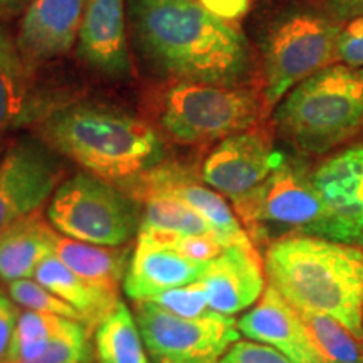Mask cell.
I'll return each instance as SVG.
<instances>
[{
  "instance_id": "obj_1",
  "label": "cell",
  "mask_w": 363,
  "mask_h": 363,
  "mask_svg": "<svg viewBox=\"0 0 363 363\" xmlns=\"http://www.w3.org/2000/svg\"><path fill=\"white\" fill-rule=\"evenodd\" d=\"M128 19L145 59L167 78L238 86L249 71L244 34L197 0H128Z\"/></svg>"
},
{
  "instance_id": "obj_2",
  "label": "cell",
  "mask_w": 363,
  "mask_h": 363,
  "mask_svg": "<svg viewBox=\"0 0 363 363\" xmlns=\"http://www.w3.org/2000/svg\"><path fill=\"white\" fill-rule=\"evenodd\" d=\"M38 136L83 172L120 187L167 160L155 126L106 104L57 106L39 121Z\"/></svg>"
},
{
  "instance_id": "obj_3",
  "label": "cell",
  "mask_w": 363,
  "mask_h": 363,
  "mask_svg": "<svg viewBox=\"0 0 363 363\" xmlns=\"http://www.w3.org/2000/svg\"><path fill=\"white\" fill-rule=\"evenodd\" d=\"M264 271L294 310L333 318L363 342L360 247L318 235H284L266 249Z\"/></svg>"
},
{
  "instance_id": "obj_4",
  "label": "cell",
  "mask_w": 363,
  "mask_h": 363,
  "mask_svg": "<svg viewBox=\"0 0 363 363\" xmlns=\"http://www.w3.org/2000/svg\"><path fill=\"white\" fill-rule=\"evenodd\" d=\"M274 126L286 142L323 155L363 130V67L333 65L281 99Z\"/></svg>"
},
{
  "instance_id": "obj_5",
  "label": "cell",
  "mask_w": 363,
  "mask_h": 363,
  "mask_svg": "<svg viewBox=\"0 0 363 363\" xmlns=\"http://www.w3.org/2000/svg\"><path fill=\"white\" fill-rule=\"evenodd\" d=\"M264 101L239 86L174 81L155 99L153 113L172 142L207 147L256 126Z\"/></svg>"
},
{
  "instance_id": "obj_6",
  "label": "cell",
  "mask_w": 363,
  "mask_h": 363,
  "mask_svg": "<svg viewBox=\"0 0 363 363\" xmlns=\"http://www.w3.org/2000/svg\"><path fill=\"white\" fill-rule=\"evenodd\" d=\"M45 216L66 238L98 246H126L142 227V203L120 185L79 172L62 180Z\"/></svg>"
},
{
  "instance_id": "obj_7",
  "label": "cell",
  "mask_w": 363,
  "mask_h": 363,
  "mask_svg": "<svg viewBox=\"0 0 363 363\" xmlns=\"http://www.w3.org/2000/svg\"><path fill=\"white\" fill-rule=\"evenodd\" d=\"M342 27L315 13H294L271 30L264 49L266 110L299 83L338 61V38Z\"/></svg>"
},
{
  "instance_id": "obj_8",
  "label": "cell",
  "mask_w": 363,
  "mask_h": 363,
  "mask_svg": "<svg viewBox=\"0 0 363 363\" xmlns=\"http://www.w3.org/2000/svg\"><path fill=\"white\" fill-rule=\"evenodd\" d=\"M240 224L254 240L271 229L284 235L306 234L330 239V216L310 174L286 160L246 203L235 208Z\"/></svg>"
},
{
  "instance_id": "obj_9",
  "label": "cell",
  "mask_w": 363,
  "mask_h": 363,
  "mask_svg": "<svg viewBox=\"0 0 363 363\" xmlns=\"http://www.w3.org/2000/svg\"><path fill=\"white\" fill-rule=\"evenodd\" d=\"M131 311L153 363H219L240 340L238 320L211 310L182 318L150 301H135Z\"/></svg>"
},
{
  "instance_id": "obj_10",
  "label": "cell",
  "mask_w": 363,
  "mask_h": 363,
  "mask_svg": "<svg viewBox=\"0 0 363 363\" xmlns=\"http://www.w3.org/2000/svg\"><path fill=\"white\" fill-rule=\"evenodd\" d=\"M65 174L62 157L38 135L9 143L0 158V233L44 211Z\"/></svg>"
},
{
  "instance_id": "obj_11",
  "label": "cell",
  "mask_w": 363,
  "mask_h": 363,
  "mask_svg": "<svg viewBox=\"0 0 363 363\" xmlns=\"http://www.w3.org/2000/svg\"><path fill=\"white\" fill-rule=\"evenodd\" d=\"M121 189L140 203L153 197L174 199L185 203L211 224L217 238L227 247L254 246L224 195L208 187L201 179V174L187 165L165 160L155 169L145 172L135 180L125 184Z\"/></svg>"
},
{
  "instance_id": "obj_12",
  "label": "cell",
  "mask_w": 363,
  "mask_h": 363,
  "mask_svg": "<svg viewBox=\"0 0 363 363\" xmlns=\"http://www.w3.org/2000/svg\"><path fill=\"white\" fill-rule=\"evenodd\" d=\"M283 162L284 157L272 147L271 136L254 126L217 143L199 174L235 211L266 184Z\"/></svg>"
},
{
  "instance_id": "obj_13",
  "label": "cell",
  "mask_w": 363,
  "mask_h": 363,
  "mask_svg": "<svg viewBox=\"0 0 363 363\" xmlns=\"http://www.w3.org/2000/svg\"><path fill=\"white\" fill-rule=\"evenodd\" d=\"M330 216V239L363 242V145L326 158L310 174Z\"/></svg>"
},
{
  "instance_id": "obj_14",
  "label": "cell",
  "mask_w": 363,
  "mask_h": 363,
  "mask_svg": "<svg viewBox=\"0 0 363 363\" xmlns=\"http://www.w3.org/2000/svg\"><path fill=\"white\" fill-rule=\"evenodd\" d=\"M238 326L242 337L274 348L291 363H328L301 315L269 284Z\"/></svg>"
},
{
  "instance_id": "obj_15",
  "label": "cell",
  "mask_w": 363,
  "mask_h": 363,
  "mask_svg": "<svg viewBox=\"0 0 363 363\" xmlns=\"http://www.w3.org/2000/svg\"><path fill=\"white\" fill-rule=\"evenodd\" d=\"M199 281L207 291L208 310L234 316L256 305L264 293V261L254 246H229L207 262Z\"/></svg>"
},
{
  "instance_id": "obj_16",
  "label": "cell",
  "mask_w": 363,
  "mask_h": 363,
  "mask_svg": "<svg viewBox=\"0 0 363 363\" xmlns=\"http://www.w3.org/2000/svg\"><path fill=\"white\" fill-rule=\"evenodd\" d=\"M86 0H30L16 48L27 62L65 56L78 40Z\"/></svg>"
},
{
  "instance_id": "obj_17",
  "label": "cell",
  "mask_w": 363,
  "mask_h": 363,
  "mask_svg": "<svg viewBox=\"0 0 363 363\" xmlns=\"http://www.w3.org/2000/svg\"><path fill=\"white\" fill-rule=\"evenodd\" d=\"M78 56L106 76L125 78L130 74L126 0H86Z\"/></svg>"
},
{
  "instance_id": "obj_18",
  "label": "cell",
  "mask_w": 363,
  "mask_h": 363,
  "mask_svg": "<svg viewBox=\"0 0 363 363\" xmlns=\"http://www.w3.org/2000/svg\"><path fill=\"white\" fill-rule=\"evenodd\" d=\"M207 264H199L175 249L158 242L147 233H138L123 291L131 301H147L179 286L192 284L202 278Z\"/></svg>"
},
{
  "instance_id": "obj_19",
  "label": "cell",
  "mask_w": 363,
  "mask_h": 363,
  "mask_svg": "<svg viewBox=\"0 0 363 363\" xmlns=\"http://www.w3.org/2000/svg\"><path fill=\"white\" fill-rule=\"evenodd\" d=\"M35 86L29 62L7 38L0 44V136L39 123L56 108Z\"/></svg>"
},
{
  "instance_id": "obj_20",
  "label": "cell",
  "mask_w": 363,
  "mask_h": 363,
  "mask_svg": "<svg viewBox=\"0 0 363 363\" xmlns=\"http://www.w3.org/2000/svg\"><path fill=\"white\" fill-rule=\"evenodd\" d=\"M59 233L44 212H35L0 233V279L34 278L40 262L56 254Z\"/></svg>"
},
{
  "instance_id": "obj_21",
  "label": "cell",
  "mask_w": 363,
  "mask_h": 363,
  "mask_svg": "<svg viewBox=\"0 0 363 363\" xmlns=\"http://www.w3.org/2000/svg\"><path fill=\"white\" fill-rule=\"evenodd\" d=\"M133 247L98 246L59 234L56 256L79 278L104 291L120 294L128 272Z\"/></svg>"
},
{
  "instance_id": "obj_22",
  "label": "cell",
  "mask_w": 363,
  "mask_h": 363,
  "mask_svg": "<svg viewBox=\"0 0 363 363\" xmlns=\"http://www.w3.org/2000/svg\"><path fill=\"white\" fill-rule=\"evenodd\" d=\"M33 279L65 299L74 310H78L91 333H94L98 325L108 315H111L118 303L121 301L120 294L99 289L74 274L56 254L40 262Z\"/></svg>"
},
{
  "instance_id": "obj_23",
  "label": "cell",
  "mask_w": 363,
  "mask_h": 363,
  "mask_svg": "<svg viewBox=\"0 0 363 363\" xmlns=\"http://www.w3.org/2000/svg\"><path fill=\"white\" fill-rule=\"evenodd\" d=\"M94 363H153L133 311L118 303L93 333Z\"/></svg>"
},
{
  "instance_id": "obj_24",
  "label": "cell",
  "mask_w": 363,
  "mask_h": 363,
  "mask_svg": "<svg viewBox=\"0 0 363 363\" xmlns=\"http://www.w3.org/2000/svg\"><path fill=\"white\" fill-rule=\"evenodd\" d=\"M62 316L21 310L13 331L11 348L4 363H35L44 355L56 331L61 326Z\"/></svg>"
},
{
  "instance_id": "obj_25",
  "label": "cell",
  "mask_w": 363,
  "mask_h": 363,
  "mask_svg": "<svg viewBox=\"0 0 363 363\" xmlns=\"http://www.w3.org/2000/svg\"><path fill=\"white\" fill-rule=\"evenodd\" d=\"M140 229L185 235L216 234L211 224L197 212L185 203L165 197H153L142 202V227Z\"/></svg>"
},
{
  "instance_id": "obj_26",
  "label": "cell",
  "mask_w": 363,
  "mask_h": 363,
  "mask_svg": "<svg viewBox=\"0 0 363 363\" xmlns=\"http://www.w3.org/2000/svg\"><path fill=\"white\" fill-rule=\"evenodd\" d=\"M299 313V311H298ZM328 363H363V342L342 323L320 313H299Z\"/></svg>"
},
{
  "instance_id": "obj_27",
  "label": "cell",
  "mask_w": 363,
  "mask_h": 363,
  "mask_svg": "<svg viewBox=\"0 0 363 363\" xmlns=\"http://www.w3.org/2000/svg\"><path fill=\"white\" fill-rule=\"evenodd\" d=\"M7 293L21 310L56 315L84 323V318L81 316L78 310L67 305L65 299H61L57 294L49 291L48 288H44L43 284L33 278L11 281V283H7Z\"/></svg>"
},
{
  "instance_id": "obj_28",
  "label": "cell",
  "mask_w": 363,
  "mask_h": 363,
  "mask_svg": "<svg viewBox=\"0 0 363 363\" xmlns=\"http://www.w3.org/2000/svg\"><path fill=\"white\" fill-rule=\"evenodd\" d=\"M147 301L182 318H197L208 311L207 291L201 281L169 289V291L157 294Z\"/></svg>"
},
{
  "instance_id": "obj_29",
  "label": "cell",
  "mask_w": 363,
  "mask_h": 363,
  "mask_svg": "<svg viewBox=\"0 0 363 363\" xmlns=\"http://www.w3.org/2000/svg\"><path fill=\"white\" fill-rule=\"evenodd\" d=\"M219 363H291L281 355L278 350L267 345L252 342V340H239L235 342Z\"/></svg>"
},
{
  "instance_id": "obj_30",
  "label": "cell",
  "mask_w": 363,
  "mask_h": 363,
  "mask_svg": "<svg viewBox=\"0 0 363 363\" xmlns=\"http://www.w3.org/2000/svg\"><path fill=\"white\" fill-rule=\"evenodd\" d=\"M338 61L352 67H363V16L348 21L340 33Z\"/></svg>"
},
{
  "instance_id": "obj_31",
  "label": "cell",
  "mask_w": 363,
  "mask_h": 363,
  "mask_svg": "<svg viewBox=\"0 0 363 363\" xmlns=\"http://www.w3.org/2000/svg\"><path fill=\"white\" fill-rule=\"evenodd\" d=\"M19 315L21 308L12 301L9 293L0 289V363L7 358Z\"/></svg>"
},
{
  "instance_id": "obj_32",
  "label": "cell",
  "mask_w": 363,
  "mask_h": 363,
  "mask_svg": "<svg viewBox=\"0 0 363 363\" xmlns=\"http://www.w3.org/2000/svg\"><path fill=\"white\" fill-rule=\"evenodd\" d=\"M201 6L227 22H238L251 9V0H197Z\"/></svg>"
},
{
  "instance_id": "obj_33",
  "label": "cell",
  "mask_w": 363,
  "mask_h": 363,
  "mask_svg": "<svg viewBox=\"0 0 363 363\" xmlns=\"http://www.w3.org/2000/svg\"><path fill=\"white\" fill-rule=\"evenodd\" d=\"M326 6L335 21L348 22L363 16V0H326Z\"/></svg>"
},
{
  "instance_id": "obj_34",
  "label": "cell",
  "mask_w": 363,
  "mask_h": 363,
  "mask_svg": "<svg viewBox=\"0 0 363 363\" xmlns=\"http://www.w3.org/2000/svg\"><path fill=\"white\" fill-rule=\"evenodd\" d=\"M24 4H27V0H0V16L17 11Z\"/></svg>"
},
{
  "instance_id": "obj_35",
  "label": "cell",
  "mask_w": 363,
  "mask_h": 363,
  "mask_svg": "<svg viewBox=\"0 0 363 363\" xmlns=\"http://www.w3.org/2000/svg\"><path fill=\"white\" fill-rule=\"evenodd\" d=\"M6 148H7V145H6V143H4L2 136H0V158H2V155H4V152H6Z\"/></svg>"
},
{
  "instance_id": "obj_36",
  "label": "cell",
  "mask_w": 363,
  "mask_h": 363,
  "mask_svg": "<svg viewBox=\"0 0 363 363\" xmlns=\"http://www.w3.org/2000/svg\"><path fill=\"white\" fill-rule=\"evenodd\" d=\"M4 39H6V35H4L2 30H0V44H2V40H4Z\"/></svg>"
},
{
  "instance_id": "obj_37",
  "label": "cell",
  "mask_w": 363,
  "mask_h": 363,
  "mask_svg": "<svg viewBox=\"0 0 363 363\" xmlns=\"http://www.w3.org/2000/svg\"><path fill=\"white\" fill-rule=\"evenodd\" d=\"M86 363H94V360H91V362H86Z\"/></svg>"
}]
</instances>
